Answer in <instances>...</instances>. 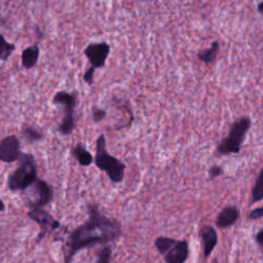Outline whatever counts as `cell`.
<instances>
[{
    "label": "cell",
    "instance_id": "1",
    "mask_svg": "<svg viewBox=\"0 0 263 263\" xmlns=\"http://www.w3.org/2000/svg\"><path fill=\"white\" fill-rule=\"evenodd\" d=\"M87 219L67 236L65 242L64 261L71 262L77 253L98 245L112 243L122 235V224L116 219L104 215L99 204L88 202L86 204Z\"/></svg>",
    "mask_w": 263,
    "mask_h": 263
},
{
    "label": "cell",
    "instance_id": "2",
    "mask_svg": "<svg viewBox=\"0 0 263 263\" xmlns=\"http://www.w3.org/2000/svg\"><path fill=\"white\" fill-rule=\"evenodd\" d=\"M96 166L104 172L112 183H121L124 179L126 165L117 157L111 155L107 150L106 138L104 134L99 135L96 140V153L93 156Z\"/></svg>",
    "mask_w": 263,
    "mask_h": 263
},
{
    "label": "cell",
    "instance_id": "3",
    "mask_svg": "<svg viewBox=\"0 0 263 263\" xmlns=\"http://www.w3.org/2000/svg\"><path fill=\"white\" fill-rule=\"evenodd\" d=\"M251 126L252 119L249 116H242L233 121L227 136L224 137L217 145L216 154L219 156L238 154L241 151Z\"/></svg>",
    "mask_w": 263,
    "mask_h": 263
},
{
    "label": "cell",
    "instance_id": "4",
    "mask_svg": "<svg viewBox=\"0 0 263 263\" xmlns=\"http://www.w3.org/2000/svg\"><path fill=\"white\" fill-rule=\"evenodd\" d=\"M17 161L20 164L7 178L8 189L12 192L23 191L38 177L37 163L32 154L23 152Z\"/></svg>",
    "mask_w": 263,
    "mask_h": 263
},
{
    "label": "cell",
    "instance_id": "5",
    "mask_svg": "<svg viewBox=\"0 0 263 263\" xmlns=\"http://www.w3.org/2000/svg\"><path fill=\"white\" fill-rule=\"evenodd\" d=\"M78 102V96L76 91L60 90L52 97L51 103L55 106H60L63 110V117L58 126V132L61 135L68 136L76 128V106Z\"/></svg>",
    "mask_w": 263,
    "mask_h": 263
},
{
    "label": "cell",
    "instance_id": "6",
    "mask_svg": "<svg viewBox=\"0 0 263 263\" xmlns=\"http://www.w3.org/2000/svg\"><path fill=\"white\" fill-rule=\"evenodd\" d=\"M22 192L24 203L29 209L44 208L52 201L54 196L52 186L38 177Z\"/></svg>",
    "mask_w": 263,
    "mask_h": 263
},
{
    "label": "cell",
    "instance_id": "7",
    "mask_svg": "<svg viewBox=\"0 0 263 263\" xmlns=\"http://www.w3.org/2000/svg\"><path fill=\"white\" fill-rule=\"evenodd\" d=\"M27 215L40 227V233L37 236L38 241L42 239L46 234L59 229L61 226L60 221L54 219L46 210H44V208L30 209Z\"/></svg>",
    "mask_w": 263,
    "mask_h": 263
},
{
    "label": "cell",
    "instance_id": "8",
    "mask_svg": "<svg viewBox=\"0 0 263 263\" xmlns=\"http://www.w3.org/2000/svg\"><path fill=\"white\" fill-rule=\"evenodd\" d=\"M111 46L107 42H90L83 49V53L90 63V66L97 70L106 66Z\"/></svg>",
    "mask_w": 263,
    "mask_h": 263
},
{
    "label": "cell",
    "instance_id": "9",
    "mask_svg": "<svg viewBox=\"0 0 263 263\" xmlns=\"http://www.w3.org/2000/svg\"><path fill=\"white\" fill-rule=\"evenodd\" d=\"M21 141L15 135L4 137L0 141V161L12 163L17 161L22 155Z\"/></svg>",
    "mask_w": 263,
    "mask_h": 263
},
{
    "label": "cell",
    "instance_id": "10",
    "mask_svg": "<svg viewBox=\"0 0 263 263\" xmlns=\"http://www.w3.org/2000/svg\"><path fill=\"white\" fill-rule=\"evenodd\" d=\"M189 257V243L186 239L176 240L172 248L163 255L166 263H184Z\"/></svg>",
    "mask_w": 263,
    "mask_h": 263
},
{
    "label": "cell",
    "instance_id": "11",
    "mask_svg": "<svg viewBox=\"0 0 263 263\" xmlns=\"http://www.w3.org/2000/svg\"><path fill=\"white\" fill-rule=\"evenodd\" d=\"M201 243H202V254L204 259H209L212 252L218 245V233L217 230L212 225H203L199 231Z\"/></svg>",
    "mask_w": 263,
    "mask_h": 263
},
{
    "label": "cell",
    "instance_id": "12",
    "mask_svg": "<svg viewBox=\"0 0 263 263\" xmlns=\"http://www.w3.org/2000/svg\"><path fill=\"white\" fill-rule=\"evenodd\" d=\"M239 216L240 212L236 205H227L219 212L216 217L215 224L219 229H227L236 224Z\"/></svg>",
    "mask_w": 263,
    "mask_h": 263
},
{
    "label": "cell",
    "instance_id": "13",
    "mask_svg": "<svg viewBox=\"0 0 263 263\" xmlns=\"http://www.w3.org/2000/svg\"><path fill=\"white\" fill-rule=\"evenodd\" d=\"M39 55H40V48L37 44H33L26 47L23 50L22 57H21L23 68L26 70H30L34 68L38 63Z\"/></svg>",
    "mask_w": 263,
    "mask_h": 263
},
{
    "label": "cell",
    "instance_id": "14",
    "mask_svg": "<svg viewBox=\"0 0 263 263\" xmlns=\"http://www.w3.org/2000/svg\"><path fill=\"white\" fill-rule=\"evenodd\" d=\"M71 153L76 161L82 166H89L93 162V156L81 142H78L71 148Z\"/></svg>",
    "mask_w": 263,
    "mask_h": 263
},
{
    "label": "cell",
    "instance_id": "15",
    "mask_svg": "<svg viewBox=\"0 0 263 263\" xmlns=\"http://www.w3.org/2000/svg\"><path fill=\"white\" fill-rule=\"evenodd\" d=\"M220 52V43L218 41H213L209 48L201 49L197 52V59L205 65H213L218 58Z\"/></svg>",
    "mask_w": 263,
    "mask_h": 263
},
{
    "label": "cell",
    "instance_id": "16",
    "mask_svg": "<svg viewBox=\"0 0 263 263\" xmlns=\"http://www.w3.org/2000/svg\"><path fill=\"white\" fill-rule=\"evenodd\" d=\"M263 168L260 170L258 177L255 181V184L252 188L251 192V203H257L260 202L263 198Z\"/></svg>",
    "mask_w": 263,
    "mask_h": 263
},
{
    "label": "cell",
    "instance_id": "17",
    "mask_svg": "<svg viewBox=\"0 0 263 263\" xmlns=\"http://www.w3.org/2000/svg\"><path fill=\"white\" fill-rule=\"evenodd\" d=\"M175 241H176V239L174 237L159 235L154 239V247H155L156 251L160 255L163 256L172 248V246L175 243Z\"/></svg>",
    "mask_w": 263,
    "mask_h": 263
},
{
    "label": "cell",
    "instance_id": "18",
    "mask_svg": "<svg viewBox=\"0 0 263 263\" xmlns=\"http://www.w3.org/2000/svg\"><path fill=\"white\" fill-rule=\"evenodd\" d=\"M22 136L28 143H35L44 139L43 133L33 126L24 127L22 129Z\"/></svg>",
    "mask_w": 263,
    "mask_h": 263
},
{
    "label": "cell",
    "instance_id": "19",
    "mask_svg": "<svg viewBox=\"0 0 263 263\" xmlns=\"http://www.w3.org/2000/svg\"><path fill=\"white\" fill-rule=\"evenodd\" d=\"M15 49V45L9 43L2 34H0V61H7Z\"/></svg>",
    "mask_w": 263,
    "mask_h": 263
},
{
    "label": "cell",
    "instance_id": "20",
    "mask_svg": "<svg viewBox=\"0 0 263 263\" xmlns=\"http://www.w3.org/2000/svg\"><path fill=\"white\" fill-rule=\"evenodd\" d=\"M112 258V247L110 243L103 245V247L99 250L96 262L97 263H110Z\"/></svg>",
    "mask_w": 263,
    "mask_h": 263
},
{
    "label": "cell",
    "instance_id": "21",
    "mask_svg": "<svg viewBox=\"0 0 263 263\" xmlns=\"http://www.w3.org/2000/svg\"><path fill=\"white\" fill-rule=\"evenodd\" d=\"M90 116H91V120L95 123H100L101 121H103L106 118L107 111L97 105H92Z\"/></svg>",
    "mask_w": 263,
    "mask_h": 263
},
{
    "label": "cell",
    "instance_id": "22",
    "mask_svg": "<svg viewBox=\"0 0 263 263\" xmlns=\"http://www.w3.org/2000/svg\"><path fill=\"white\" fill-rule=\"evenodd\" d=\"M208 174H209L210 179L213 180V179H216V178L224 175V168L219 164H213L210 166Z\"/></svg>",
    "mask_w": 263,
    "mask_h": 263
},
{
    "label": "cell",
    "instance_id": "23",
    "mask_svg": "<svg viewBox=\"0 0 263 263\" xmlns=\"http://www.w3.org/2000/svg\"><path fill=\"white\" fill-rule=\"evenodd\" d=\"M95 72H96V69L93 67H89L85 70L83 76H82V79L83 81L87 84V85H92L93 84V79H95Z\"/></svg>",
    "mask_w": 263,
    "mask_h": 263
},
{
    "label": "cell",
    "instance_id": "24",
    "mask_svg": "<svg viewBox=\"0 0 263 263\" xmlns=\"http://www.w3.org/2000/svg\"><path fill=\"white\" fill-rule=\"evenodd\" d=\"M262 217H263V208L262 206L253 209L249 214L250 220H260Z\"/></svg>",
    "mask_w": 263,
    "mask_h": 263
},
{
    "label": "cell",
    "instance_id": "25",
    "mask_svg": "<svg viewBox=\"0 0 263 263\" xmlns=\"http://www.w3.org/2000/svg\"><path fill=\"white\" fill-rule=\"evenodd\" d=\"M262 233H263V228L260 227L259 230L257 231L256 235H255V241L259 247H263V241H262Z\"/></svg>",
    "mask_w": 263,
    "mask_h": 263
},
{
    "label": "cell",
    "instance_id": "26",
    "mask_svg": "<svg viewBox=\"0 0 263 263\" xmlns=\"http://www.w3.org/2000/svg\"><path fill=\"white\" fill-rule=\"evenodd\" d=\"M262 6H263V2L260 1V2L257 4V11L259 12V14H262Z\"/></svg>",
    "mask_w": 263,
    "mask_h": 263
},
{
    "label": "cell",
    "instance_id": "27",
    "mask_svg": "<svg viewBox=\"0 0 263 263\" xmlns=\"http://www.w3.org/2000/svg\"><path fill=\"white\" fill-rule=\"evenodd\" d=\"M4 211H5V204L3 200L0 198V212H4Z\"/></svg>",
    "mask_w": 263,
    "mask_h": 263
},
{
    "label": "cell",
    "instance_id": "28",
    "mask_svg": "<svg viewBox=\"0 0 263 263\" xmlns=\"http://www.w3.org/2000/svg\"><path fill=\"white\" fill-rule=\"evenodd\" d=\"M145 1H152V0H145Z\"/></svg>",
    "mask_w": 263,
    "mask_h": 263
}]
</instances>
